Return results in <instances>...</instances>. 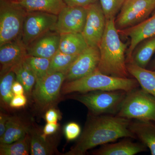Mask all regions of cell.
<instances>
[{"label":"cell","mask_w":155,"mask_h":155,"mask_svg":"<svg viewBox=\"0 0 155 155\" xmlns=\"http://www.w3.org/2000/svg\"><path fill=\"white\" fill-rule=\"evenodd\" d=\"M87 14V7L66 6L58 16L54 31L60 34L82 33Z\"/></svg>","instance_id":"11"},{"label":"cell","mask_w":155,"mask_h":155,"mask_svg":"<svg viewBox=\"0 0 155 155\" xmlns=\"http://www.w3.org/2000/svg\"><path fill=\"white\" fill-rule=\"evenodd\" d=\"M100 60L99 48L88 46L78 55L69 67L65 80L72 81L89 75L96 70Z\"/></svg>","instance_id":"12"},{"label":"cell","mask_w":155,"mask_h":155,"mask_svg":"<svg viewBox=\"0 0 155 155\" xmlns=\"http://www.w3.org/2000/svg\"><path fill=\"white\" fill-rule=\"evenodd\" d=\"M45 119L47 123H57L61 119L60 112L54 108H50L46 112Z\"/></svg>","instance_id":"33"},{"label":"cell","mask_w":155,"mask_h":155,"mask_svg":"<svg viewBox=\"0 0 155 155\" xmlns=\"http://www.w3.org/2000/svg\"><path fill=\"white\" fill-rule=\"evenodd\" d=\"M139 85L135 78H123L110 76L96 69L86 76L67 81L62 86L64 94L73 92L82 93L96 91H123L129 92Z\"/></svg>","instance_id":"3"},{"label":"cell","mask_w":155,"mask_h":155,"mask_svg":"<svg viewBox=\"0 0 155 155\" xmlns=\"http://www.w3.org/2000/svg\"><path fill=\"white\" fill-rule=\"evenodd\" d=\"M58 19L54 14L27 11L23 22L20 38L26 46L39 37L50 31H54Z\"/></svg>","instance_id":"8"},{"label":"cell","mask_w":155,"mask_h":155,"mask_svg":"<svg viewBox=\"0 0 155 155\" xmlns=\"http://www.w3.org/2000/svg\"><path fill=\"white\" fill-rule=\"evenodd\" d=\"M67 6L87 7L99 2V0H63Z\"/></svg>","instance_id":"32"},{"label":"cell","mask_w":155,"mask_h":155,"mask_svg":"<svg viewBox=\"0 0 155 155\" xmlns=\"http://www.w3.org/2000/svg\"><path fill=\"white\" fill-rule=\"evenodd\" d=\"M130 129L146 146L152 155H155V125L151 121L137 120L130 123Z\"/></svg>","instance_id":"18"},{"label":"cell","mask_w":155,"mask_h":155,"mask_svg":"<svg viewBox=\"0 0 155 155\" xmlns=\"http://www.w3.org/2000/svg\"><path fill=\"white\" fill-rule=\"evenodd\" d=\"M27 56L26 46L20 38L0 46L1 75L11 70Z\"/></svg>","instance_id":"14"},{"label":"cell","mask_w":155,"mask_h":155,"mask_svg":"<svg viewBox=\"0 0 155 155\" xmlns=\"http://www.w3.org/2000/svg\"><path fill=\"white\" fill-rule=\"evenodd\" d=\"M125 0H99L107 19H115Z\"/></svg>","instance_id":"29"},{"label":"cell","mask_w":155,"mask_h":155,"mask_svg":"<svg viewBox=\"0 0 155 155\" xmlns=\"http://www.w3.org/2000/svg\"><path fill=\"white\" fill-rule=\"evenodd\" d=\"M13 1H16V2H19L20 1H22V0H13Z\"/></svg>","instance_id":"38"},{"label":"cell","mask_w":155,"mask_h":155,"mask_svg":"<svg viewBox=\"0 0 155 155\" xmlns=\"http://www.w3.org/2000/svg\"><path fill=\"white\" fill-rule=\"evenodd\" d=\"M150 67L151 70H155V58L151 63Z\"/></svg>","instance_id":"37"},{"label":"cell","mask_w":155,"mask_h":155,"mask_svg":"<svg viewBox=\"0 0 155 155\" xmlns=\"http://www.w3.org/2000/svg\"><path fill=\"white\" fill-rule=\"evenodd\" d=\"M27 102V98L24 94L14 95L9 104V105L11 107L19 109L26 105Z\"/></svg>","instance_id":"31"},{"label":"cell","mask_w":155,"mask_h":155,"mask_svg":"<svg viewBox=\"0 0 155 155\" xmlns=\"http://www.w3.org/2000/svg\"><path fill=\"white\" fill-rule=\"evenodd\" d=\"M27 11H38L58 16L67 5L63 0H22L18 2Z\"/></svg>","instance_id":"20"},{"label":"cell","mask_w":155,"mask_h":155,"mask_svg":"<svg viewBox=\"0 0 155 155\" xmlns=\"http://www.w3.org/2000/svg\"><path fill=\"white\" fill-rule=\"evenodd\" d=\"M130 124L129 119L117 116H96L89 121L77 143L64 155H84L91 149L119 138H136Z\"/></svg>","instance_id":"1"},{"label":"cell","mask_w":155,"mask_h":155,"mask_svg":"<svg viewBox=\"0 0 155 155\" xmlns=\"http://www.w3.org/2000/svg\"><path fill=\"white\" fill-rule=\"evenodd\" d=\"M117 116L155 122V98L142 88L127 92Z\"/></svg>","instance_id":"4"},{"label":"cell","mask_w":155,"mask_h":155,"mask_svg":"<svg viewBox=\"0 0 155 155\" xmlns=\"http://www.w3.org/2000/svg\"><path fill=\"white\" fill-rule=\"evenodd\" d=\"M25 91L22 84L17 80L14 81L12 87V91L14 95L24 94Z\"/></svg>","instance_id":"36"},{"label":"cell","mask_w":155,"mask_h":155,"mask_svg":"<svg viewBox=\"0 0 155 155\" xmlns=\"http://www.w3.org/2000/svg\"><path fill=\"white\" fill-rule=\"evenodd\" d=\"M27 12L18 2L0 0V46L20 38Z\"/></svg>","instance_id":"5"},{"label":"cell","mask_w":155,"mask_h":155,"mask_svg":"<svg viewBox=\"0 0 155 155\" xmlns=\"http://www.w3.org/2000/svg\"><path fill=\"white\" fill-rule=\"evenodd\" d=\"M87 14L82 35L88 46L99 47L105 29L107 19L99 2L87 7Z\"/></svg>","instance_id":"10"},{"label":"cell","mask_w":155,"mask_h":155,"mask_svg":"<svg viewBox=\"0 0 155 155\" xmlns=\"http://www.w3.org/2000/svg\"><path fill=\"white\" fill-rule=\"evenodd\" d=\"M53 30L39 37L27 46L28 56L51 59L57 53L59 48L60 34Z\"/></svg>","instance_id":"15"},{"label":"cell","mask_w":155,"mask_h":155,"mask_svg":"<svg viewBox=\"0 0 155 155\" xmlns=\"http://www.w3.org/2000/svg\"><path fill=\"white\" fill-rule=\"evenodd\" d=\"M143 144L135 143L130 140H122L116 143H107L94 153L97 155H134L145 151Z\"/></svg>","instance_id":"16"},{"label":"cell","mask_w":155,"mask_h":155,"mask_svg":"<svg viewBox=\"0 0 155 155\" xmlns=\"http://www.w3.org/2000/svg\"><path fill=\"white\" fill-rule=\"evenodd\" d=\"M78 55L67 54L58 50L51 59L48 74L55 72H61L66 74Z\"/></svg>","instance_id":"25"},{"label":"cell","mask_w":155,"mask_h":155,"mask_svg":"<svg viewBox=\"0 0 155 155\" xmlns=\"http://www.w3.org/2000/svg\"><path fill=\"white\" fill-rule=\"evenodd\" d=\"M81 132L80 126L75 122H69L64 127V134L68 140H74L77 138L80 135Z\"/></svg>","instance_id":"30"},{"label":"cell","mask_w":155,"mask_h":155,"mask_svg":"<svg viewBox=\"0 0 155 155\" xmlns=\"http://www.w3.org/2000/svg\"><path fill=\"white\" fill-rule=\"evenodd\" d=\"M30 137L28 134L11 143H1V155H28L30 153Z\"/></svg>","instance_id":"26"},{"label":"cell","mask_w":155,"mask_h":155,"mask_svg":"<svg viewBox=\"0 0 155 155\" xmlns=\"http://www.w3.org/2000/svg\"><path fill=\"white\" fill-rule=\"evenodd\" d=\"M25 61L32 70L36 82L40 81L48 75L51 59L28 55Z\"/></svg>","instance_id":"27"},{"label":"cell","mask_w":155,"mask_h":155,"mask_svg":"<svg viewBox=\"0 0 155 155\" xmlns=\"http://www.w3.org/2000/svg\"><path fill=\"white\" fill-rule=\"evenodd\" d=\"M30 153L31 155H50L54 153L51 143L42 134L35 130L30 131Z\"/></svg>","instance_id":"23"},{"label":"cell","mask_w":155,"mask_h":155,"mask_svg":"<svg viewBox=\"0 0 155 155\" xmlns=\"http://www.w3.org/2000/svg\"><path fill=\"white\" fill-rule=\"evenodd\" d=\"M155 52V35L146 39L137 46L129 61H132L139 67L146 68Z\"/></svg>","instance_id":"22"},{"label":"cell","mask_w":155,"mask_h":155,"mask_svg":"<svg viewBox=\"0 0 155 155\" xmlns=\"http://www.w3.org/2000/svg\"><path fill=\"white\" fill-rule=\"evenodd\" d=\"M11 70L16 75V80L20 82L27 94H30L36 79L32 70L25 60L15 66Z\"/></svg>","instance_id":"24"},{"label":"cell","mask_w":155,"mask_h":155,"mask_svg":"<svg viewBox=\"0 0 155 155\" xmlns=\"http://www.w3.org/2000/svg\"><path fill=\"white\" fill-rule=\"evenodd\" d=\"M127 72L137 81L144 91L155 98V70L147 69L129 61L126 65Z\"/></svg>","instance_id":"17"},{"label":"cell","mask_w":155,"mask_h":155,"mask_svg":"<svg viewBox=\"0 0 155 155\" xmlns=\"http://www.w3.org/2000/svg\"><path fill=\"white\" fill-rule=\"evenodd\" d=\"M151 17L132 27L118 30L120 35L130 38V45L126 51L127 62L131 60L135 48L141 41L155 35V10Z\"/></svg>","instance_id":"13"},{"label":"cell","mask_w":155,"mask_h":155,"mask_svg":"<svg viewBox=\"0 0 155 155\" xmlns=\"http://www.w3.org/2000/svg\"><path fill=\"white\" fill-rule=\"evenodd\" d=\"M115 20L107 19L105 29L99 47L100 60L97 69L106 75L126 78L129 74L125 58L127 45L119 37Z\"/></svg>","instance_id":"2"},{"label":"cell","mask_w":155,"mask_h":155,"mask_svg":"<svg viewBox=\"0 0 155 155\" xmlns=\"http://www.w3.org/2000/svg\"><path fill=\"white\" fill-rule=\"evenodd\" d=\"M59 126L58 123H47L44 128L42 135L47 137L48 136L54 134L58 130Z\"/></svg>","instance_id":"34"},{"label":"cell","mask_w":155,"mask_h":155,"mask_svg":"<svg viewBox=\"0 0 155 155\" xmlns=\"http://www.w3.org/2000/svg\"><path fill=\"white\" fill-rule=\"evenodd\" d=\"M155 10V0H125L115 18L118 30L132 27L143 22Z\"/></svg>","instance_id":"7"},{"label":"cell","mask_w":155,"mask_h":155,"mask_svg":"<svg viewBox=\"0 0 155 155\" xmlns=\"http://www.w3.org/2000/svg\"><path fill=\"white\" fill-rule=\"evenodd\" d=\"M30 131L28 126L17 116L9 117L5 133L0 137V143H12L25 137Z\"/></svg>","instance_id":"21"},{"label":"cell","mask_w":155,"mask_h":155,"mask_svg":"<svg viewBox=\"0 0 155 155\" xmlns=\"http://www.w3.org/2000/svg\"><path fill=\"white\" fill-rule=\"evenodd\" d=\"M82 34L69 33L60 35L59 50L69 55H78L88 47Z\"/></svg>","instance_id":"19"},{"label":"cell","mask_w":155,"mask_h":155,"mask_svg":"<svg viewBox=\"0 0 155 155\" xmlns=\"http://www.w3.org/2000/svg\"><path fill=\"white\" fill-rule=\"evenodd\" d=\"M65 80L66 74L55 72L48 74L40 81L36 82L32 96L37 105L44 110L56 102Z\"/></svg>","instance_id":"9"},{"label":"cell","mask_w":155,"mask_h":155,"mask_svg":"<svg viewBox=\"0 0 155 155\" xmlns=\"http://www.w3.org/2000/svg\"><path fill=\"white\" fill-rule=\"evenodd\" d=\"M9 117L10 116L1 112L0 114V137H2L5 133Z\"/></svg>","instance_id":"35"},{"label":"cell","mask_w":155,"mask_h":155,"mask_svg":"<svg viewBox=\"0 0 155 155\" xmlns=\"http://www.w3.org/2000/svg\"><path fill=\"white\" fill-rule=\"evenodd\" d=\"M16 75L12 70L1 75L0 81V94L1 100L6 104H9L14 94L12 91L13 83Z\"/></svg>","instance_id":"28"},{"label":"cell","mask_w":155,"mask_h":155,"mask_svg":"<svg viewBox=\"0 0 155 155\" xmlns=\"http://www.w3.org/2000/svg\"><path fill=\"white\" fill-rule=\"evenodd\" d=\"M127 92L96 91L82 93L75 98L83 104L94 115L118 113Z\"/></svg>","instance_id":"6"}]
</instances>
